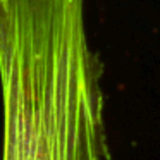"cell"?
Listing matches in <instances>:
<instances>
[{"label":"cell","mask_w":160,"mask_h":160,"mask_svg":"<svg viewBox=\"0 0 160 160\" xmlns=\"http://www.w3.org/2000/svg\"><path fill=\"white\" fill-rule=\"evenodd\" d=\"M102 76L86 0H0L2 160H108Z\"/></svg>","instance_id":"6da1fadb"}]
</instances>
